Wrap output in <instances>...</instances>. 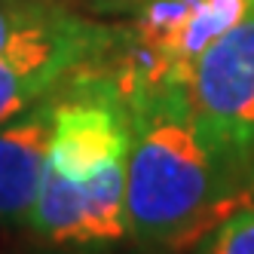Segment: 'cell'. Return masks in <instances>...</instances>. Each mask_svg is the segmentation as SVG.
I'll use <instances>...</instances> for the list:
<instances>
[{
    "label": "cell",
    "mask_w": 254,
    "mask_h": 254,
    "mask_svg": "<svg viewBox=\"0 0 254 254\" xmlns=\"http://www.w3.org/2000/svg\"><path fill=\"white\" fill-rule=\"evenodd\" d=\"M236 175L199 132L187 86L156 89L129 107L126 214L132 236L172 251L196 245L248 202Z\"/></svg>",
    "instance_id": "1"
},
{
    "label": "cell",
    "mask_w": 254,
    "mask_h": 254,
    "mask_svg": "<svg viewBox=\"0 0 254 254\" xmlns=\"http://www.w3.org/2000/svg\"><path fill=\"white\" fill-rule=\"evenodd\" d=\"M187 92L202 138L242 172L254 156V6L199 56Z\"/></svg>",
    "instance_id": "2"
},
{
    "label": "cell",
    "mask_w": 254,
    "mask_h": 254,
    "mask_svg": "<svg viewBox=\"0 0 254 254\" xmlns=\"http://www.w3.org/2000/svg\"><path fill=\"white\" fill-rule=\"evenodd\" d=\"M117 28L56 12L0 49V123L49 95L74 70L98 59L114 43Z\"/></svg>",
    "instance_id": "3"
},
{
    "label": "cell",
    "mask_w": 254,
    "mask_h": 254,
    "mask_svg": "<svg viewBox=\"0 0 254 254\" xmlns=\"http://www.w3.org/2000/svg\"><path fill=\"white\" fill-rule=\"evenodd\" d=\"M28 230L59 245L123 239L129 233L126 162H117V166L83 181L52 172L46 162L37 199H34V208L28 214Z\"/></svg>",
    "instance_id": "4"
},
{
    "label": "cell",
    "mask_w": 254,
    "mask_h": 254,
    "mask_svg": "<svg viewBox=\"0 0 254 254\" xmlns=\"http://www.w3.org/2000/svg\"><path fill=\"white\" fill-rule=\"evenodd\" d=\"M59 86L40 101L25 107L22 114L0 123V221L3 224L28 227V214L34 208L49 162Z\"/></svg>",
    "instance_id": "5"
},
{
    "label": "cell",
    "mask_w": 254,
    "mask_h": 254,
    "mask_svg": "<svg viewBox=\"0 0 254 254\" xmlns=\"http://www.w3.org/2000/svg\"><path fill=\"white\" fill-rule=\"evenodd\" d=\"M62 9L64 6L52 3V0H0V49Z\"/></svg>",
    "instance_id": "6"
},
{
    "label": "cell",
    "mask_w": 254,
    "mask_h": 254,
    "mask_svg": "<svg viewBox=\"0 0 254 254\" xmlns=\"http://www.w3.org/2000/svg\"><path fill=\"white\" fill-rule=\"evenodd\" d=\"M208 254H254V202L233 208L214 230Z\"/></svg>",
    "instance_id": "7"
}]
</instances>
